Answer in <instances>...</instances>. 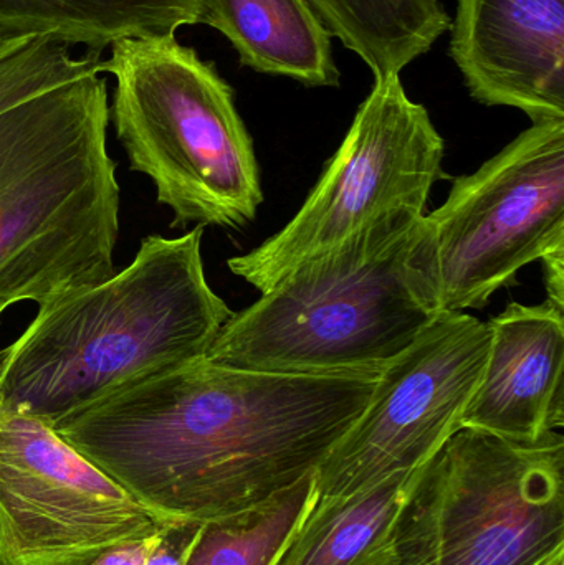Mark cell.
<instances>
[{"label":"cell","instance_id":"6da1fadb","mask_svg":"<svg viewBox=\"0 0 564 565\" xmlns=\"http://www.w3.org/2000/svg\"><path fill=\"white\" fill-rule=\"evenodd\" d=\"M377 377L267 374L204 358L128 385L52 428L142 507L204 523L317 473L363 414Z\"/></svg>","mask_w":564,"mask_h":565},{"label":"cell","instance_id":"7a4b0ae2","mask_svg":"<svg viewBox=\"0 0 564 565\" xmlns=\"http://www.w3.org/2000/svg\"><path fill=\"white\" fill-rule=\"evenodd\" d=\"M202 237V227L149 235L108 280L40 305L0 351V412L53 427L142 379L204 359L234 311L209 285Z\"/></svg>","mask_w":564,"mask_h":565},{"label":"cell","instance_id":"3957f363","mask_svg":"<svg viewBox=\"0 0 564 565\" xmlns=\"http://www.w3.org/2000/svg\"><path fill=\"white\" fill-rule=\"evenodd\" d=\"M108 125L102 73L0 113V318L115 275L121 189Z\"/></svg>","mask_w":564,"mask_h":565},{"label":"cell","instance_id":"277c9868","mask_svg":"<svg viewBox=\"0 0 564 565\" xmlns=\"http://www.w3.org/2000/svg\"><path fill=\"white\" fill-rule=\"evenodd\" d=\"M423 217L396 215L298 265L231 316L205 359L267 374L383 371L440 315L419 257Z\"/></svg>","mask_w":564,"mask_h":565},{"label":"cell","instance_id":"5b68a950","mask_svg":"<svg viewBox=\"0 0 564 565\" xmlns=\"http://www.w3.org/2000/svg\"><path fill=\"white\" fill-rule=\"evenodd\" d=\"M109 122L129 169L151 179L171 227L242 228L264 202L254 142L234 89L172 36L109 46Z\"/></svg>","mask_w":564,"mask_h":565},{"label":"cell","instance_id":"8992f818","mask_svg":"<svg viewBox=\"0 0 564 565\" xmlns=\"http://www.w3.org/2000/svg\"><path fill=\"white\" fill-rule=\"evenodd\" d=\"M371 565H564V437L459 428Z\"/></svg>","mask_w":564,"mask_h":565},{"label":"cell","instance_id":"52a82bcc","mask_svg":"<svg viewBox=\"0 0 564 565\" xmlns=\"http://www.w3.org/2000/svg\"><path fill=\"white\" fill-rule=\"evenodd\" d=\"M564 248V119L533 122L424 215L419 257L439 312L480 309Z\"/></svg>","mask_w":564,"mask_h":565},{"label":"cell","instance_id":"ba28073f","mask_svg":"<svg viewBox=\"0 0 564 565\" xmlns=\"http://www.w3.org/2000/svg\"><path fill=\"white\" fill-rule=\"evenodd\" d=\"M446 142L429 113L406 95L400 75L374 79L373 92L300 211L274 237L228 270L260 295L298 265L401 214L426 211L434 185L447 178Z\"/></svg>","mask_w":564,"mask_h":565},{"label":"cell","instance_id":"9c48e42d","mask_svg":"<svg viewBox=\"0 0 564 565\" xmlns=\"http://www.w3.org/2000/svg\"><path fill=\"white\" fill-rule=\"evenodd\" d=\"M489 345V322L440 312L380 372L363 414L317 470V500L348 497L429 463L462 427Z\"/></svg>","mask_w":564,"mask_h":565},{"label":"cell","instance_id":"30bf717a","mask_svg":"<svg viewBox=\"0 0 564 565\" xmlns=\"http://www.w3.org/2000/svg\"><path fill=\"white\" fill-rule=\"evenodd\" d=\"M178 520L142 507L52 427L0 412V565H92Z\"/></svg>","mask_w":564,"mask_h":565},{"label":"cell","instance_id":"8fae6325","mask_svg":"<svg viewBox=\"0 0 564 565\" xmlns=\"http://www.w3.org/2000/svg\"><path fill=\"white\" fill-rule=\"evenodd\" d=\"M450 55L482 105L564 119V0H459Z\"/></svg>","mask_w":564,"mask_h":565},{"label":"cell","instance_id":"7c38bea8","mask_svg":"<svg viewBox=\"0 0 564 565\" xmlns=\"http://www.w3.org/2000/svg\"><path fill=\"white\" fill-rule=\"evenodd\" d=\"M490 345L462 427L536 444L564 425V309L507 306L490 319Z\"/></svg>","mask_w":564,"mask_h":565},{"label":"cell","instance_id":"4fadbf2b","mask_svg":"<svg viewBox=\"0 0 564 565\" xmlns=\"http://www.w3.org/2000/svg\"><path fill=\"white\" fill-rule=\"evenodd\" d=\"M198 23L227 36L244 65L307 86H338L331 33L307 0H199Z\"/></svg>","mask_w":564,"mask_h":565},{"label":"cell","instance_id":"5bb4252c","mask_svg":"<svg viewBox=\"0 0 564 565\" xmlns=\"http://www.w3.org/2000/svg\"><path fill=\"white\" fill-rule=\"evenodd\" d=\"M199 0H0V43L49 39L88 53L198 25Z\"/></svg>","mask_w":564,"mask_h":565},{"label":"cell","instance_id":"9a60e30c","mask_svg":"<svg viewBox=\"0 0 564 565\" xmlns=\"http://www.w3.org/2000/svg\"><path fill=\"white\" fill-rule=\"evenodd\" d=\"M427 465L364 490L317 500L277 565H371L423 478Z\"/></svg>","mask_w":564,"mask_h":565},{"label":"cell","instance_id":"2e32d148","mask_svg":"<svg viewBox=\"0 0 564 565\" xmlns=\"http://www.w3.org/2000/svg\"><path fill=\"white\" fill-rule=\"evenodd\" d=\"M324 29L370 66L374 79L400 75L450 29L439 0H307Z\"/></svg>","mask_w":564,"mask_h":565},{"label":"cell","instance_id":"e0dca14e","mask_svg":"<svg viewBox=\"0 0 564 565\" xmlns=\"http://www.w3.org/2000/svg\"><path fill=\"white\" fill-rule=\"evenodd\" d=\"M317 498L310 473L248 510L204 521L184 565H277Z\"/></svg>","mask_w":564,"mask_h":565},{"label":"cell","instance_id":"ac0fdd59","mask_svg":"<svg viewBox=\"0 0 564 565\" xmlns=\"http://www.w3.org/2000/svg\"><path fill=\"white\" fill-rule=\"evenodd\" d=\"M73 79L65 49L45 39L0 43V113Z\"/></svg>","mask_w":564,"mask_h":565},{"label":"cell","instance_id":"d6986e66","mask_svg":"<svg viewBox=\"0 0 564 565\" xmlns=\"http://www.w3.org/2000/svg\"><path fill=\"white\" fill-rule=\"evenodd\" d=\"M201 526L202 521L178 520L169 523L159 533L145 565H184Z\"/></svg>","mask_w":564,"mask_h":565},{"label":"cell","instance_id":"ffe728a7","mask_svg":"<svg viewBox=\"0 0 564 565\" xmlns=\"http://www.w3.org/2000/svg\"><path fill=\"white\" fill-rule=\"evenodd\" d=\"M158 536L159 533L155 536L116 544V546L105 551L92 565H145L149 553L158 541Z\"/></svg>","mask_w":564,"mask_h":565},{"label":"cell","instance_id":"44dd1931","mask_svg":"<svg viewBox=\"0 0 564 565\" xmlns=\"http://www.w3.org/2000/svg\"><path fill=\"white\" fill-rule=\"evenodd\" d=\"M549 301L564 309V248L542 258Z\"/></svg>","mask_w":564,"mask_h":565}]
</instances>
